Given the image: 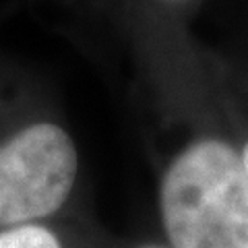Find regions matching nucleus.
Segmentation results:
<instances>
[{
  "mask_svg": "<svg viewBox=\"0 0 248 248\" xmlns=\"http://www.w3.org/2000/svg\"><path fill=\"white\" fill-rule=\"evenodd\" d=\"M161 217L172 248H248V168L232 145L203 139L166 170Z\"/></svg>",
  "mask_w": 248,
  "mask_h": 248,
  "instance_id": "1",
  "label": "nucleus"
},
{
  "mask_svg": "<svg viewBox=\"0 0 248 248\" xmlns=\"http://www.w3.org/2000/svg\"><path fill=\"white\" fill-rule=\"evenodd\" d=\"M77 149L56 124H33L0 147V228L52 215L71 195Z\"/></svg>",
  "mask_w": 248,
  "mask_h": 248,
  "instance_id": "2",
  "label": "nucleus"
},
{
  "mask_svg": "<svg viewBox=\"0 0 248 248\" xmlns=\"http://www.w3.org/2000/svg\"><path fill=\"white\" fill-rule=\"evenodd\" d=\"M0 248H62L48 228L23 223L0 232Z\"/></svg>",
  "mask_w": 248,
  "mask_h": 248,
  "instance_id": "3",
  "label": "nucleus"
},
{
  "mask_svg": "<svg viewBox=\"0 0 248 248\" xmlns=\"http://www.w3.org/2000/svg\"><path fill=\"white\" fill-rule=\"evenodd\" d=\"M242 155H244V164H246V168H248V143L244 145V151H242Z\"/></svg>",
  "mask_w": 248,
  "mask_h": 248,
  "instance_id": "4",
  "label": "nucleus"
},
{
  "mask_svg": "<svg viewBox=\"0 0 248 248\" xmlns=\"http://www.w3.org/2000/svg\"><path fill=\"white\" fill-rule=\"evenodd\" d=\"M139 248H166V246H159V244H145V246H139Z\"/></svg>",
  "mask_w": 248,
  "mask_h": 248,
  "instance_id": "5",
  "label": "nucleus"
}]
</instances>
